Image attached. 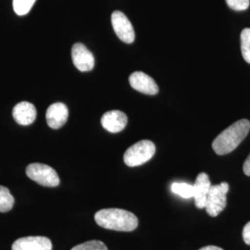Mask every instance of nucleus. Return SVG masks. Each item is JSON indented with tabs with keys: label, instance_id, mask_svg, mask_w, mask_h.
I'll return each instance as SVG.
<instances>
[{
	"label": "nucleus",
	"instance_id": "nucleus-14",
	"mask_svg": "<svg viewBox=\"0 0 250 250\" xmlns=\"http://www.w3.org/2000/svg\"><path fill=\"white\" fill-rule=\"evenodd\" d=\"M15 199L10 194L9 189L0 186V212H8L13 206Z\"/></svg>",
	"mask_w": 250,
	"mask_h": 250
},
{
	"label": "nucleus",
	"instance_id": "nucleus-2",
	"mask_svg": "<svg viewBox=\"0 0 250 250\" xmlns=\"http://www.w3.org/2000/svg\"><path fill=\"white\" fill-rule=\"evenodd\" d=\"M250 130L249 120H240L219 134L212 143L216 154L223 156L233 151L246 138Z\"/></svg>",
	"mask_w": 250,
	"mask_h": 250
},
{
	"label": "nucleus",
	"instance_id": "nucleus-4",
	"mask_svg": "<svg viewBox=\"0 0 250 250\" xmlns=\"http://www.w3.org/2000/svg\"><path fill=\"white\" fill-rule=\"evenodd\" d=\"M26 174L29 178L46 188H56L61 182L57 171L50 166L42 163H32L28 165Z\"/></svg>",
	"mask_w": 250,
	"mask_h": 250
},
{
	"label": "nucleus",
	"instance_id": "nucleus-11",
	"mask_svg": "<svg viewBox=\"0 0 250 250\" xmlns=\"http://www.w3.org/2000/svg\"><path fill=\"white\" fill-rule=\"evenodd\" d=\"M69 110L65 104L57 102L50 105L46 110V123L52 129H60L66 124Z\"/></svg>",
	"mask_w": 250,
	"mask_h": 250
},
{
	"label": "nucleus",
	"instance_id": "nucleus-9",
	"mask_svg": "<svg viewBox=\"0 0 250 250\" xmlns=\"http://www.w3.org/2000/svg\"><path fill=\"white\" fill-rule=\"evenodd\" d=\"M128 123V118L121 110H110L101 118V125L107 132L116 134L122 132Z\"/></svg>",
	"mask_w": 250,
	"mask_h": 250
},
{
	"label": "nucleus",
	"instance_id": "nucleus-3",
	"mask_svg": "<svg viewBox=\"0 0 250 250\" xmlns=\"http://www.w3.org/2000/svg\"><path fill=\"white\" fill-rule=\"evenodd\" d=\"M156 152V146L149 140H142L130 146L125 153L124 161L129 167H137L150 161Z\"/></svg>",
	"mask_w": 250,
	"mask_h": 250
},
{
	"label": "nucleus",
	"instance_id": "nucleus-7",
	"mask_svg": "<svg viewBox=\"0 0 250 250\" xmlns=\"http://www.w3.org/2000/svg\"><path fill=\"white\" fill-rule=\"evenodd\" d=\"M72 62L81 72H90L95 66V58L89 49L81 43H76L72 48Z\"/></svg>",
	"mask_w": 250,
	"mask_h": 250
},
{
	"label": "nucleus",
	"instance_id": "nucleus-1",
	"mask_svg": "<svg viewBox=\"0 0 250 250\" xmlns=\"http://www.w3.org/2000/svg\"><path fill=\"white\" fill-rule=\"evenodd\" d=\"M96 223L100 227L119 232H132L138 226L137 217L121 208H104L95 214Z\"/></svg>",
	"mask_w": 250,
	"mask_h": 250
},
{
	"label": "nucleus",
	"instance_id": "nucleus-16",
	"mask_svg": "<svg viewBox=\"0 0 250 250\" xmlns=\"http://www.w3.org/2000/svg\"><path fill=\"white\" fill-rule=\"evenodd\" d=\"M241 52L244 60L250 64V28H246L242 31Z\"/></svg>",
	"mask_w": 250,
	"mask_h": 250
},
{
	"label": "nucleus",
	"instance_id": "nucleus-15",
	"mask_svg": "<svg viewBox=\"0 0 250 250\" xmlns=\"http://www.w3.org/2000/svg\"><path fill=\"white\" fill-rule=\"evenodd\" d=\"M170 189L172 193L183 198L194 197V186L188 183H173Z\"/></svg>",
	"mask_w": 250,
	"mask_h": 250
},
{
	"label": "nucleus",
	"instance_id": "nucleus-5",
	"mask_svg": "<svg viewBox=\"0 0 250 250\" xmlns=\"http://www.w3.org/2000/svg\"><path fill=\"white\" fill-rule=\"evenodd\" d=\"M229 191V185L222 183L217 186H211L206 202V211L210 217H217L226 207V195Z\"/></svg>",
	"mask_w": 250,
	"mask_h": 250
},
{
	"label": "nucleus",
	"instance_id": "nucleus-21",
	"mask_svg": "<svg viewBox=\"0 0 250 250\" xmlns=\"http://www.w3.org/2000/svg\"><path fill=\"white\" fill-rule=\"evenodd\" d=\"M243 170H244V172H245V174H246V175L250 176V156L247 158L246 161L244 162Z\"/></svg>",
	"mask_w": 250,
	"mask_h": 250
},
{
	"label": "nucleus",
	"instance_id": "nucleus-10",
	"mask_svg": "<svg viewBox=\"0 0 250 250\" xmlns=\"http://www.w3.org/2000/svg\"><path fill=\"white\" fill-rule=\"evenodd\" d=\"M12 250H52V243L45 236H27L14 242Z\"/></svg>",
	"mask_w": 250,
	"mask_h": 250
},
{
	"label": "nucleus",
	"instance_id": "nucleus-17",
	"mask_svg": "<svg viewBox=\"0 0 250 250\" xmlns=\"http://www.w3.org/2000/svg\"><path fill=\"white\" fill-rule=\"evenodd\" d=\"M36 0H13V9L17 15L23 16L29 13Z\"/></svg>",
	"mask_w": 250,
	"mask_h": 250
},
{
	"label": "nucleus",
	"instance_id": "nucleus-18",
	"mask_svg": "<svg viewBox=\"0 0 250 250\" xmlns=\"http://www.w3.org/2000/svg\"><path fill=\"white\" fill-rule=\"evenodd\" d=\"M72 250H107V248L103 242L92 240L80 244L72 248Z\"/></svg>",
	"mask_w": 250,
	"mask_h": 250
},
{
	"label": "nucleus",
	"instance_id": "nucleus-13",
	"mask_svg": "<svg viewBox=\"0 0 250 250\" xmlns=\"http://www.w3.org/2000/svg\"><path fill=\"white\" fill-rule=\"evenodd\" d=\"M12 115L19 125H30L36 121L37 112L36 107L32 103L22 101L14 107Z\"/></svg>",
	"mask_w": 250,
	"mask_h": 250
},
{
	"label": "nucleus",
	"instance_id": "nucleus-6",
	"mask_svg": "<svg viewBox=\"0 0 250 250\" xmlns=\"http://www.w3.org/2000/svg\"><path fill=\"white\" fill-rule=\"evenodd\" d=\"M111 23L116 36L125 43L132 44L135 39L134 27L122 11L116 10L111 15Z\"/></svg>",
	"mask_w": 250,
	"mask_h": 250
},
{
	"label": "nucleus",
	"instance_id": "nucleus-20",
	"mask_svg": "<svg viewBox=\"0 0 250 250\" xmlns=\"http://www.w3.org/2000/svg\"><path fill=\"white\" fill-rule=\"evenodd\" d=\"M243 239L247 245L250 246V222L246 224L243 229Z\"/></svg>",
	"mask_w": 250,
	"mask_h": 250
},
{
	"label": "nucleus",
	"instance_id": "nucleus-12",
	"mask_svg": "<svg viewBox=\"0 0 250 250\" xmlns=\"http://www.w3.org/2000/svg\"><path fill=\"white\" fill-rule=\"evenodd\" d=\"M211 184L208 175L205 172H201L197 175L194 184V198L197 208H205L206 202Z\"/></svg>",
	"mask_w": 250,
	"mask_h": 250
},
{
	"label": "nucleus",
	"instance_id": "nucleus-19",
	"mask_svg": "<svg viewBox=\"0 0 250 250\" xmlns=\"http://www.w3.org/2000/svg\"><path fill=\"white\" fill-rule=\"evenodd\" d=\"M225 1L230 9L236 11L246 10L250 7V0H225Z\"/></svg>",
	"mask_w": 250,
	"mask_h": 250
},
{
	"label": "nucleus",
	"instance_id": "nucleus-22",
	"mask_svg": "<svg viewBox=\"0 0 250 250\" xmlns=\"http://www.w3.org/2000/svg\"><path fill=\"white\" fill-rule=\"evenodd\" d=\"M199 250H224L219 247H216V246H208V247H204L202 249H200Z\"/></svg>",
	"mask_w": 250,
	"mask_h": 250
},
{
	"label": "nucleus",
	"instance_id": "nucleus-8",
	"mask_svg": "<svg viewBox=\"0 0 250 250\" xmlns=\"http://www.w3.org/2000/svg\"><path fill=\"white\" fill-rule=\"evenodd\" d=\"M129 83L134 90L146 95L154 96L159 92V86L157 83L145 72H134L132 73L129 77Z\"/></svg>",
	"mask_w": 250,
	"mask_h": 250
}]
</instances>
